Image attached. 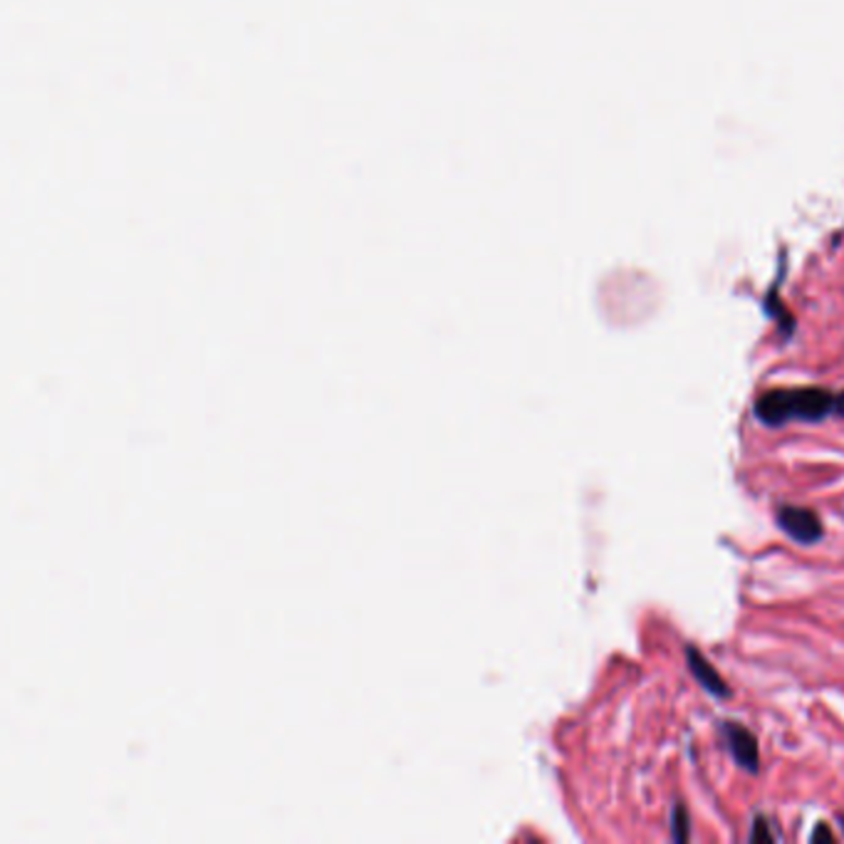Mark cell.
Listing matches in <instances>:
<instances>
[{
    "mask_svg": "<svg viewBox=\"0 0 844 844\" xmlns=\"http://www.w3.org/2000/svg\"><path fill=\"white\" fill-rule=\"evenodd\" d=\"M721 731L725 735V743H729L733 760L738 762L743 770H748L750 775H758L760 773V748H758L756 733L746 729L743 723H735V721H723Z\"/></svg>",
    "mask_w": 844,
    "mask_h": 844,
    "instance_id": "3957f363",
    "label": "cell"
},
{
    "mask_svg": "<svg viewBox=\"0 0 844 844\" xmlns=\"http://www.w3.org/2000/svg\"><path fill=\"white\" fill-rule=\"evenodd\" d=\"M834 840H837V837H834V834H832V830H830V824L828 822H820V824H817V828H815V832H812V837H810V842H834Z\"/></svg>",
    "mask_w": 844,
    "mask_h": 844,
    "instance_id": "52a82bcc",
    "label": "cell"
},
{
    "mask_svg": "<svg viewBox=\"0 0 844 844\" xmlns=\"http://www.w3.org/2000/svg\"><path fill=\"white\" fill-rule=\"evenodd\" d=\"M834 414L844 419V392L840 396H834Z\"/></svg>",
    "mask_w": 844,
    "mask_h": 844,
    "instance_id": "ba28073f",
    "label": "cell"
},
{
    "mask_svg": "<svg viewBox=\"0 0 844 844\" xmlns=\"http://www.w3.org/2000/svg\"><path fill=\"white\" fill-rule=\"evenodd\" d=\"M753 414L770 429H780L790 421H822L834 414V394L824 387L773 389L756 399Z\"/></svg>",
    "mask_w": 844,
    "mask_h": 844,
    "instance_id": "6da1fadb",
    "label": "cell"
},
{
    "mask_svg": "<svg viewBox=\"0 0 844 844\" xmlns=\"http://www.w3.org/2000/svg\"><path fill=\"white\" fill-rule=\"evenodd\" d=\"M842 824H844V817H842Z\"/></svg>",
    "mask_w": 844,
    "mask_h": 844,
    "instance_id": "9c48e42d",
    "label": "cell"
},
{
    "mask_svg": "<svg viewBox=\"0 0 844 844\" xmlns=\"http://www.w3.org/2000/svg\"><path fill=\"white\" fill-rule=\"evenodd\" d=\"M686 664H688V671H692V676L698 681V686H701L706 694H711L715 698H731L733 696L729 681H725L719 671H715V666L711 664V661H708V657H704V653L698 651L694 644H688L686 647Z\"/></svg>",
    "mask_w": 844,
    "mask_h": 844,
    "instance_id": "277c9868",
    "label": "cell"
},
{
    "mask_svg": "<svg viewBox=\"0 0 844 844\" xmlns=\"http://www.w3.org/2000/svg\"><path fill=\"white\" fill-rule=\"evenodd\" d=\"M778 834L770 832V822L766 817H756L753 822V832H750V842H775Z\"/></svg>",
    "mask_w": 844,
    "mask_h": 844,
    "instance_id": "8992f818",
    "label": "cell"
},
{
    "mask_svg": "<svg viewBox=\"0 0 844 844\" xmlns=\"http://www.w3.org/2000/svg\"><path fill=\"white\" fill-rule=\"evenodd\" d=\"M671 834L678 844H686L692 840V824H688V810L684 803L674 805V812H671Z\"/></svg>",
    "mask_w": 844,
    "mask_h": 844,
    "instance_id": "5b68a950",
    "label": "cell"
},
{
    "mask_svg": "<svg viewBox=\"0 0 844 844\" xmlns=\"http://www.w3.org/2000/svg\"><path fill=\"white\" fill-rule=\"evenodd\" d=\"M775 521L790 540L797 545H815L824 538V528L820 515L812 507L803 505H780L775 513Z\"/></svg>",
    "mask_w": 844,
    "mask_h": 844,
    "instance_id": "7a4b0ae2",
    "label": "cell"
}]
</instances>
